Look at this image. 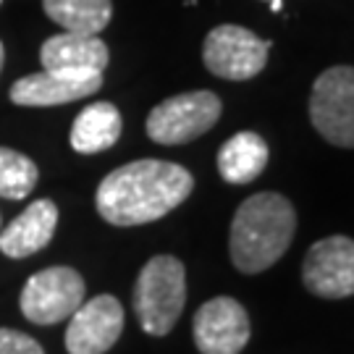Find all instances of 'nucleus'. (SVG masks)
I'll return each mask as SVG.
<instances>
[{
  "label": "nucleus",
  "instance_id": "obj_3",
  "mask_svg": "<svg viewBox=\"0 0 354 354\" xmlns=\"http://www.w3.org/2000/svg\"><path fill=\"white\" fill-rule=\"evenodd\" d=\"M187 304V270L181 260L158 254L140 270L134 283V313L145 333L165 336Z\"/></svg>",
  "mask_w": 354,
  "mask_h": 354
},
{
  "label": "nucleus",
  "instance_id": "obj_17",
  "mask_svg": "<svg viewBox=\"0 0 354 354\" xmlns=\"http://www.w3.org/2000/svg\"><path fill=\"white\" fill-rule=\"evenodd\" d=\"M39 178L37 165L26 155L8 147H0V197L6 200H24L35 189Z\"/></svg>",
  "mask_w": 354,
  "mask_h": 354
},
{
  "label": "nucleus",
  "instance_id": "obj_7",
  "mask_svg": "<svg viewBox=\"0 0 354 354\" xmlns=\"http://www.w3.org/2000/svg\"><path fill=\"white\" fill-rule=\"evenodd\" d=\"M84 302V279L79 270L53 266L35 273L21 289V313L37 326H55L76 313Z\"/></svg>",
  "mask_w": 354,
  "mask_h": 354
},
{
  "label": "nucleus",
  "instance_id": "obj_11",
  "mask_svg": "<svg viewBox=\"0 0 354 354\" xmlns=\"http://www.w3.org/2000/svg\"><path fill=\"white\" fill-rule=\"evenodd\" d=\"M39 61L45 71H58L68 76H102L111 61V53L97 35L64 32L42 42Z\"/></svg>",
  "mask_w": 354,
  "mask_h": 354
},
{
  "label": "nucleus",
  "instance_id": "obj_4",
  "mask_svg": "<svg viewBox=\"0 0 354 354\" xmlns=\"http://www.w3.org/2000/svg\"><path fill=\"white\" fill-rule=\"evenodd\" d=\"M221 100L210 89L181 92L155 105L147 115V137L158 145H184L218 124Z\"/></svg>",
  "mask_w": 354,
  "mask_h": 354
},
{
  "label": "nucleus",
  "instance_id": "obj_19",
  "mask_svg": "<svg viewBox=\"0 0 354 354\" xmlns=\"http://www.w3.org/2000/svg\"><path fill=\"white\" fill-rule=\"evenodd\" d=\"M268 3H270V8H273L276 13H279V11H281V6H283V0H268Z\"/></svg>",
  "mask_w": 354,
  "mask_h": 354
},
{
  "label": "nucleus",
  "instance_id": "obj_18",
  "mask_svg": "<svg viewBox=\"0 0 354 354\" xmlns=\"http://www.w3.org/2000/svg\"><path fill=\"white\" fill-rule=\"evenodd\" d=\"M0 354H45L32 336L21 330L0 328Z\"/></svg>",
  "mask_w": 354,
  "mask_h": 354
},
{
  "label": "nucleus",
  "instance_id": "obj_20",
  "mask_svg": "<svg viewBox=\"0 0 354 354\" xmlns=\"http://www.w3.org/2000/svg\"><path fill=\"white\" fill-rule=\"evenodd\" d=\"M3 58H6V50H3V42H0V68H3Z\"/></svg>",
  "mask_w": 354,
  "mask_h": 354
},
{
  "label": "nucleus",
  "instance_id": "obj_8",
  "mask_svg": "<svg viewBox=\"0 0 354 354\" xmlns=\"http://www.w3.org/2000/svg\"><path fill=\"white\" fill-rule=\"evenodd\" d=\"M304 286L323 299H344L354 294V239L328 236L310 247L302 266Z\"/></svg>",
  "mask_w": 354,
  "mask_h": 354
},
{
  "label": "nucleus",
  "instance_id": "obj_13",
  "mask_svg": "<svg viewBox=\"0 0 354 354\" xmlns=\"http://www.w3.org/2000/svg\"><path fill=\"white\" fill-rule=\"evenodd\" d=\"M58 226V207L53 200H35L21 215H16L0 231V252L13 260H21L39 252L50 244Z\"/></svg>",
  "mask_w": 354,
  "mask_h": 354
},
{
  "label": "nucleus",
  "instance_id": "obj_1",
  "mask_svg": "<svg viewBox=\"0 0 354 354\" xmlns=\"http://www.w3.org/2000/svg\"><path fill=\"white\" fill-rule=\"evenodd\" d=\"M194 189L192 174L168 160H134L100 181L97 213L113 226H142L168 215Z\"/></svg>",
  "mask_w": 354,
  "mask_h": 354
},
{
  "label": "nucleus",
  "instance_id": "obj_2",
  "mask_svg": "<svg viewBox=\"0 0 354 354\" xmlns=\"http://www.w3.org/2000/svg\"><path fill=\"white\" fill-rule=\"evenodd\" d=\"M297 234V210L276 192H260L239 205L231 221V260L241 273H263L279 263Z\"/></svg>",
  "mask_w": 354,
  "mask_h": 354
},
{
  "label": "nucleus",
  "instance_id": "obj_16",
  "mask_svg": "<svg viewBox=\"0 0 354 354\" xmlns=\"http://www.w3.org/2000/svg\"><path fill=\"white\" fill-rule=\"evenodd\" d=\"M45 13L74 35H100L111 24V0H42Z\"/></svg>",
  "mask_w": 354,
  "mask_h": 354
},
{
  "label": "nucleus",
  "instance_id": "obj_12",
  "mask_svg": "<svg viewBox=\"0 0 354 354\" xmlns=\"http://www.w3.org/2000/svg\"><path fill=\"white\" fill-rule=\"evenodd\" d=\"M102 84V76H68L58 71H39L24 76L11 87V100L24 108H50L82 100L95 95Z\"/></svg>",
  "mask_w": 354,
  "mask_h": 354
},
{
  "label": "nucleus",
  "instance_id": "obj_15",
  "mask_svg": "<svg viewBox=\"0 0 354 354\" xmlns=\"http://www.w3.org/2000/svg\"><path fill=\"white\" fill-rule=\"evenodd\" d=\"M121 137V113L113 102H92L76 115L71 127V147L82 155L111 150Z\"/></svg>",
  "mask_w": 354,
  "mask_h": 354
},
{
  "label": "nucleus",
  "instance_id": "obj_10",
  "mask_svg": "<svg viewBox=\"0 0 354 354\" xmlns=\"http://www.w3.org/2000/svg\"><path fill=\"white\" fill-rule=\"evenodd\" d=\"M124 330V307L111 294L82 302L66 330L68 354H105Z\"/></svg>",
  "mask_w": 354,
  "mask_h": 354
},
{
  "label": "nucleus",
  "instance_id": "obj_21",
  "mask_svg": "<svg viewBox=\"0 0 354 354\" xmlns=\"http://www.w3.org/2000/svg\"><path fill=\"white\" fill-rule=\"evenodd\" d=\"M0 3H3V0H0Z\"/></svg>",
  "mask_w": 354,
  "mask_h": 354
},
{
  "label": "nucleus",
  "instance_id": "obj_6",
  "mask_svg": "<svg viewBox=\"0 0 354 354\" xmlns=\"http://www.w3.org/2000/svg\"><path fill=\"white\" fill-rule=\"evenodd\" d=\"M268 53L270 39H260L244 26L221 24L205 37L203 61L210 74L228 82H247L266 68Z\"/></svg>",
  "mask_w": 354,
  "mask_h": 354
},
{
  "label": "nucleus",
  "instance_id": "obj_9",
  "mask_svg": "<svg viewBox=\"0 0 354 354\" xmlns=\"http://www.w3.org/2000/svg\"><path fill=\"white\" fill-rule=\"evenodd\" d=\"M194 344L203 354H239L250 342V315L236 299L215 297L205 302L192 323Z\"/></svg>",
  "mask_w": 354,
  "mask_h": 354
},
{
  "label": "nucleus",
  "instance_id": "obj_5",
  "mask_svg": "<svg viewBox=\"0 0 354 354\" xmlns=\"http://www.w3.org/2000/svg\"><path fill=\"white\" fill-rule=\"evenodd\" d=\"M310 121L336 147H354V66H333L315 79Z\"/></svg>",
  "mask_w": 354,
  "mask_h": 354
},
{
  "label": "nucleus",
  "instance_id": "obj_14",
  "mask_svg": "<svg viewBox=\"0 0 354 354\" xmlns=\"http://www.w3.org/2000/svg\"><path fill=\"white\" fill-rule=\"evenodd\" d=\"M268 165V145L254 131H239L218 150V174L228 184H250Z\"/></svg>",
  "mask_w": 354,
  "mask_h": 354
}]
</instances>
